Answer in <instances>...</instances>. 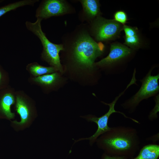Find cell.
I'll return each instance as SVG.
<instances>
[{
  "mask_svg": "<svg viewBox=\"0 0 159 159\" xmlns=\"http://www.w3.org/2000/svg\"><path fill=\"white\" fill-rule=\"evenodd\" d=\"M75 12L74 8L66 0H44L41 2L37 9L35 16L43 20Z\"/></svg>",
  "mask_w": 159,
  "mask_h": 159,
  "instance_id": "cell-7",
  "label": "cell"
},
{
  "mask_svg": "<svg viewBox=\"0 0 159 159\" xmlns=\"http://www.w3.org/2000/svg\"><path fill=\"white\" fill-rule=\"evenodd\" d=\"M114 17V20L121 24H124L127 20L126 13L122 11H116L115 13Z\"/></svg>",
  "mask_w": 159,
  "mask_h": 159,
  "instance_id": "cell-17",
  "label": "cell"
},
{
  "mask_svg": "<svg viewBox=\"0 0 159 159\" xmlns=\"http://www.w3.org/2000/svg\"><path fill=\"white\" fill-rule=\"evenodd\" d=\"M127 89V88L126 87L125 90L120 93L118 96L116 97L115 100L111 103H107L102 102L103 104L109 107V110L105 115L100 117H97L92 115L82 117L88 122L95 123L97 125V129L95 133L91 136L89 138H80L77 140H75L74 143L82 140H89L90 144L91 146H92L95 142L96 140L100 136L110 129L111 127H109L108 125V120L110 116L114 113H120L125 117L130 119L134 122L139 123V122L137 120L129 117L126 116L124 113L116 111L115 109V106L117 100Z\"/></svg>",
  "mask_w": 159,
  "mask_h": 159,
  "instance_id": "cell-5",
  "label": "cell"
},
{
  "mask_svg": "<svg viewBox=\"0 0 159 159\" xmlns=\"http://www.w3.org/2000/svg\"><path fill=\"white\" fill-rule=\"evenodd\" d=\"M151 71L150 70L146 76L140 80L142 85L137 93L122 104V106L124 108L129 109L132 112L143 100L151 97L158 92L159 75H151Z\"/></svg>",
  "mask_w": 159,
  "mask_h": 159,
  "instance_id": "cell-6",
  "label": "cell"
},
{
  "mask_svg": "<svg viewBox=\"0 0 159 159\" xmlns=\"http://www.w3.org/2000/svg\"><path fill=\"white\" fill-rule=\"evenodd\" d=\"M131 52V49L124 45L118 43L112 44L108 56L95 63V65L102 67L111 65L128 56Z\"/></svg>",
  "mask_w": 159,
  "mask_h": 159,
  "instance_id": "cell-8",
  "label": "cell"
},
{
  "mask_svg": "<svg viewBox=\"0 0 159 159\" xmlns=\"http://www.w3.org/2000/svg\"><path fill=\"white\" fill-rule=\"evenodd\" d=\"M62 41V51L69 54L74 64L90 71L94 69L95 60L102 54L105 48L102 42L97 43L91 36L87 24H79L64 34Z\"/></svg>",
  "mask_w": 159,
  "mask_h": 159,
  "instance_id": "cell-1",
  "label": "cell"
},
{
  "mask_svg": "<svg viewBox=\"0 0 159 159\" xmlns=\"http://www.w3.org/2000/svg\"><path fill=\"white\" fill-rule=\"evenodd\" d=\"M4 80V74L1 67L0 66V89L2 87L3 82Z\"/></svg>",
  "mask_w": 159,
  "mask_h": 159,
  "instance_id": "cell-20",
  "label": "cell"
},
{
  "mask_svg": "<svg viewBox=\"0 0 159 159\" xmlns=\"http://www.w3.org/2000/svg\"><path fill=\"white\" fill-rule=\"evenodd\" d=\"M38 0H23L10 3L0 7V17L4 14L18 8L26 5H34Z\"/></svg>",
  "mask_w": 159,
  "mask_h": 159,
  "instance_id": "cell-13",
  "label": "cell"
},
{
  "mask_svg": "<svg viewBox=\"0 0 159 159\" xmlns=\"http://www.w3.org/2000/svg\"><path fill=\"white\" fill-rule=\"evenodd\" d=\"M159 156V145L149 144L140 150L138 155L133 159H157Z\"/></svg>",
  "mask_w": 159,
  "mask_h": 159,
  "instance_id": "cell-12",
  "label": "cell"
},
{
  "mask_svg": "<svg viewBox=\"0 0 159 159\" xmlns=\"http://www.w3.org/2000/svg\"><path fill=\"white\" fill-rule=\"evenodd\" d=\"M59 76L57 73L45 74L34 78V81L42 85H51L56 83L59 79Z\"/></svg>",
  "mask_w": 159,
  "mask_h": 159,
  "instance_id": "cell-15",
  "label": "cell"
},
{
  "mask_svg": "<svg viewBox=\"0 0 159 159\" xmlns=\"http://www.w3.org/2000/svg\"><path fill=\"white\" fill-rule=\"evenodd\" d=\"M99 148L112 156L132 157L140 148L137 130L132 127L118 126L100 136L96 142Z\"/></svg>",
  "mask_w": 159,
  "mask_h": 159,
  "instance_id": "cell-2",
  "label": "cell"
},
{
  "mask_svg": "<svg viewBox=\"0 0 159 159\" xmlns=\"http://www.w3.org/2000/svg\"><path fill=\"white\" fill-rule=\"evenodd\" d=\"M87 25L91 37L99 42L112 39L122 29L121 24L114 20L106 19L100 15L97 17Z\"/></svg>",
  "mask_w": 159,
  "mask_h": 159,
  "instance_id": "cell-4",
  "label": "cell"
},
{
  "mask_svg": "<svg viewBox=\"0 0 159 159\" xmlns=\"http://www.w3.org/2000/svg\"><path fill=\"white\" fill-rule=\"evenodd\" d=\"M127 158L124 156H112L105 153L103 155L101 159H127Z\"/></svg>",
  "mask_w": 159,
  "mask_h": 159,
  "instance_id": "cell-19",
  "label": "cell"
},
{
  "mask_svg": "<svg viewBox=\"0 0 159 159\" xmlns=\"http://www.w3.org/2000/svg\"><path fill=\"white\" fill-rule=\"evenodd\" d=\"M42 20L37 18L34 22L27 21L25 25L27 29L39 39L43 47L42 56V58L54 67L56 70L63 72L59 53L63 49L62 44H55L50 41L43 31L41 22Z\"/></svg>",
  "mask_w": 159,
  "mask_h": 159,
  "instance_id": "cell-3",
  "label": "cell"
},
{
  "mask_svg": "<svg viewBox=\"0 0 159 159\" xmlns=\"http://www.w3.org/2000/svg\"><path fill=\"white\" fill-rule=\"evenodd\" d=\"M125 34V36H132L138 35L137 30L136 28L124 25L122 26Z\"/></svg>",
  "mask_w": 159,
  "mask_h": 159,
  "instance_id": "cell-18",
  "label": "cell"
},
{
  "mask_svg": "<svg viewBox=\"0 0 159 159\" xmlns=\"http://www.w3.org/2000/svg\"><path fill=\"white\" fill-rule=\"evenodd\" d=\"M13 95L9 92H2L0 93V116L8 119L14 117V114L11 111V107L14 103Z\"/></svg>",
  "mask_w": 159,
  "mask_h": 159,
  "instance_id": "cell-10",
  "label": "cell"
},
{
  "mask_svg": "<svg viewBox=\"0 0 159 159\" xmlns=\"http://www.w3.org/2000/svg\"><path fill=\"white\" fill-rule=\"evenodd\" d=\"M125 44L133 49H136L140 44L138 35L132 36H125Z\"/></svg>",
  "mask_w": 159,
  "mask_h": 159,
  "instance_id": "cell-16",
  "label": "cell"
},
{
  "mask_svg": "<svg viewBox=\"0 0 159 159\" xmlns=\"http://www.w3.org/2000/svg\"><path fill=\"white\" fill-rule=\"evenodd\" d=\"M82 6V10L79 13V17L81 21L89 23L95 18L100 16L101 13L98 0H79Z\"/></svg>",
  "mask_w": 159,
  "mask_h": 159,
  "instance_id": "cell-9",
  "label": "cell"
},
{
  "mask_svg": "<svg viewBox=\"0 0 159 159\" xmlns=\"http://www.w3.org/2000/svg\"><path fill=\"white\" fill-rule=\"evenodd\" d=\"M31 72L35 76H40L55 72L56 69L53 67H46L37 63L31 64L29 66Z\"/></svg>",
  "mask_w": 159,
  "mask_h": 159,
  "instance_id": "cell-14",
  "label": "cell"
},
{
  "mask_svg": "<svg viewBox=\"0 0 159 159\" xmlns=\"http://www.w3.org/2000/svg\"><path fill=\"white\" fill-rule=\"evenodd\" d=\"M16 110L21 117L19 122L14 121L16 124L21 125L26 124L29 120L30 116L29 107L25 101L21 97L17 96L16 105Z\"/></svg>",
  "mask_w": 159,
  "mask_h": 159,
  "instance_id": "cell-11",
  "label": "cell"
},
{
  "mask_svg": "<svg viewBox=\"0 0 159 159\" xmlns=\"http://www.w3.org/2000/svg\"><path fill=\"white\" fill-rule=\"evenodd\" d=\"M3 1V0H1L0 1V3H1Z\"/></svg>",
  "mask_w": 159,
  "mask_h": 159,
  "instance_id": "cell-21",
  "label": "cell"
}]
</instances>
